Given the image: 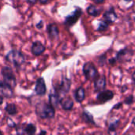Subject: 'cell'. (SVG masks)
<instances>
[{
    "label": "cell",
    "instance_id": "1",
    "mask_svg": "<svg viewBox=\"0 0 135 135\" xmlns=\"http://www.w3.org/2000/svg\"><path fill=\"white\" fill-rule=\"evenodd\" d=\"M36 113L41 119H52L55 116V108L50 104L40 102L36 104Z\"/></svg>",
    "mask_w": 135,
    "mask_h": 135
},
{
    "label": "cell",
    "instance_id": "2",
    "mask_svg": "<svg viewBox=\"0 0 135 135\" xmlns=\"http://www.w3.org/2000/svg\"><path fill=\"white\" fill-rule=\"evenodd\" d=\"M6 60L13 64L15 67H20L25 61L24 55L17 50H12L6 55Z\"/></svg>",
    "mask_w": 135,
    "mask_h": 135
},
{
    "label": "cell",
    "instance_id": "3",
    "mask_svg": "<svg viewBox=\"0 0 135 135\" xmlns=\"http://www.w3.org/2000/svg\"><path fill=\"white\" fill-rule=\"evenodd\" d=\"M70 86H71L70 79L67 78H64L62 79L61 82L59 85L55 86V92L59 95L60 99H62V97H64V95L69 92Z\"/></svg>",
    "mask_w": 135,
    "mask_h": 135
},
{
    "label": "cell",
    "instance_id": "4",
    "mask_svg": "<svg viewBox=\"0 0 135 135\" xmlns=\"http://www.w3.org/2000/svg\"><path fill=\"white\" fill-rule=\"evenodd\" d=\"M83 74L85 77V78L89 81L95 80L99 75L97 67L94 66L93 63L89 62L84 64L83 66Z\"/></svg>",
    "mask_w": 135,
    "mask_h": 135
},
{
    "label": "cell",
    "instance_id": "5",
    "mask_svg": "<svg viewBox=\"0 0 135 135\" xmlns=\"http://www.w3.org/2000/svg\"><path fill=\"white\" fill-rule=\"evenodd\" d=\"M2 75L3 77L4 81L7 83L9 86H11L13 89L16 86L17 81L16 78L13 73V70L9 66H4L2 69Z\"/></svg>",
    "mask_w": 135,
    "mask_h": 135
},
{
    "label": "cell",
    "instance_id": "6",
    "mask_svg": "<svg viewBox=\"0 0 135 135\" xmlns=\"http://www.w3.org/2000/svg\"><path fill=\"white\" fill-rule=\"evenodd\" d=\"M133 55H134V51L128 47H125L120 50L119 52H117L115 59H116V61L119 62H126L131 61Z\"/></svg>",
    "mask_w": 135,
    "mask_h": 135
},
{
    "label": "cell",
    "instance_id": "7",
    "mask_svg": "<svg viewBox=\"0 0 135 135\" xmlns=\"http://www.w3.org/2000/svg\"><path fill=\"white\" fill-rule=\"evenodd\" d=\"M81 13H82V10L80 8H78L71 14L68 15L66 17V19H65V25L67 27H71L72 25H74L78 21V20L80 18Z\"/></svg>",
    "mask_w": 135,
    "mask_h": 135
},
{
    "label": "cell",
    "instance_id": "8",
    "mask_svg": "<svg viewBox=\"0 0 135 135\" xmlns=\"http://www.w3.org/2000/svg\"><path fill=\"white\" fill-rule=\"evenodd\" d=\"M13 95V88L5 81H0V97L1 98H11Z\"/></svg>",
    "mask_w": 135,
    "mask_h": 135
},
{
    "label": "cell",
    "instance_id": "9",
    "mask_svg": "<svg viewBox=\"0 0 135 135\" xmlns=\"http://www.w3.org/2000/svg\"><path fill=\"white\" fill-rule=\"evenodd\" d=\"M114 97V93L111 90H103L101 92H100L98 93V96H97V100L101 104H104V103H106L111 100H112Z\"/></svg>",
    "mask_w": 135,
    "mask_h": 135
},
{
    "label": "cell",
    "instance_id": "10",
    "mask_svg": "<svg viewBox=\"0 0 135 135\" xmlns=\"http://www.w3.org/2000/svg\"><path fill=\"white\" fill-rule=\"evenodd\" d=\"M47 91V87L45 85V81L43 78H40L37 79L36 82V87H35V92L38 96H44Z\"/></svg>",
    "mask_w": 135,
    "mask_h": 135
},
{
    "label": "cell",
    "instance_id": "11",
    "mask_svg": "<svg viewBox=\"0 0 135 135\" xmlns=\"http://www.w3.org/2000/svg\"><path fill=\"white\" fill-rule=\"evenodd\" d=\"M107 85V81L105 76H100L97 77L94 81V89L96 92H101L105 89Z\"/></svg>",
    "mask_w": 135,
    "mask_h": 135
},
{
    "label": "cell",
    "instance_id": "12",
    "mask_svg": "<svg viewBox=\"0 0 135 135\" xmlns=\"http://www.w3.org/2000/svg\"><path fill=\"white\" fill-rule=\"evenodd\" d=\"M103 16H104V20L106 21H108L109 24L115 23L118 19V15H117V13H115V9L112 7L110 8L108 10L105 11Z\"/></svg>",
    "mask_w": 135,
    "mask_h": 135
},
{
    "label": "cell",
    "instance_id": "13",
    "mask_svg": "<svg viewBox=\"0 0 135 135\" xmlns=\"http://www.w3.org/2000/svg\"><path fill=\"white\" fill-rule=\"evenodd\" d=\"M32 53L35 55H40L45 51V46L40 41H36L32 44L31 48Z\"/></svg>",
    "mask_w": 135,
    "mask_h": 135
},
{
    "label": "cell",
    "instance_id": "14",
    "mask_svg": "<svg viewBox=\"0 0 135 135\" xmlns=\"http://www.w3.org/2000/svg\"><path fill=\"white\" fill-rule=\"evenodd\" d=\"M60 104L66 111H70L74 107V101L70 97H64L61 99Z\"/></svg>",
    "mask_w": 135,
    "mask_h": 135
},
{
    "label": "cell",
    "instance_id": "15",
    "mask_svg": "<svg viewBox=\"0 0 135 135\" xmlns=\"http://www.w3.org/2000/svg\"><path fill=\"white\" fill-rule=\"evenodd\" d=\"M47 32H48V36L51 39L54 40L58 38L59 34V28L57 27V25L55 24H51L47 25Z\"/></svg>",
    "mask_w": 135,
    "mask_h": 135
},
{
    "label": "cell",
    "instance_id": "16",
    "mask_svg": "<svg viewBox=\"0 0 135 135\" xmlns=\"http://www.w3.org/2000/svg\"><path fill=\"white\" fill-rule=\"evenodd\" d=\"M74 98L77 102L81 103L85 98V91L83 87H79L75 90L74 93Z\"/></svg>",
    "mask_w": 135,
    "mask_h": 135
},
{
    "label": "cell",
    "instance_id": "17",
    "mask_svg": "<svg viewBox=\"0 0 135 135\" xmlns=\"http://www.w3.org/2000/svg\"><path fill=\"white\" fill-rule=\"evenodd\" d=\"M60 100H61L60 97L55 92L49 95V102H50L49 104L53 108H58L59 104H60Z\"/></svg>",
    "mask_w": 135,
    "mask_h": 135
},
{
    "label": "cell",
    "instance_id": "18",
    "mask_svg": "<svg viewBox=\"0 0 135 135\" xmlns=\"http://www.w3.org/2000/svg\"><path fill=\"white\" fill-rule=\"evenodd\" d=\"M23 130L21 134H34L36 131V127L33 124H26L23 126V128L21 129Z\"/></svg>",
    "mask_w": 135,
    "mask_h": 135
},
{
    "label": "cell",
    "instance_id": "19",
    "mask_svg": "<svg viewBox=\"0 0 135 135\" xmlns=\"http://www.w3.org/2000/svg\"><path fill=\"white\" fill-rule=\"evenodd\" d=\"M6 112L9 115H15L17 113V106L14 104H8L6 106Z\"/></svg>",
    "mask_w": 135,
    "mask_h": 135
},
{
    "label": "cell",
    "instance_id": "20",
    "mask_svg": "<svg viewBox=\"0 0 135 135\" xmlns=\"http://www.w3.org/2000/svg\"><path fill=\"white\" fill-rule=\"evenodd\" d=\"M87 13L93 16V17H97L100 13V10L97 9V7L94 5H90L87 8Z\"/></svg>",
    "mask_w": 135,
    "mask_h": 135
},
{
    "label": "cell",
    "instance_id": "21",
    "mask_svg": "<svg viewBox=\"0 0 135 135\" xmlns=\"http://www.w3.org/2000/svg\"><path fill=\"white\" fill-rule=\"evenodd\" d=\"M119 124V120H115L110 123L108 126V134H116V129Z\"/></svg>",
    "mask_w": 135,
    "mask_h": 135
},
{
    "label": "cell",
    "instance_id": "22",
    "mask_svg": "<svg viewBox=\"0 0 135 135\" xmlns=\"http://www.w3.org/2000/svg\"><path fill=\"white\" fill-rule=\"evenodd\" d=\"M82 119H84V121L85 123H91V124H95V122H94L93 115L89 112H88L86 111L83 112V113H82Z\"/></svg>",
    "mask_w": 135,
    "mask_h": 135
},
{
    "label": "cell",
    "instance_id": "23",
    "mask_svg": "<svg viewBox=\"0 0 135 135\" xmlns=\"http://www.w3.org/2000/svg\"><path fill=\"white\" fill-rule=\"evenodd\" d=\"M109 23L108 21H106L105 20L104 21H100V23H99V26L97 28V31L99 32H104L106 31L108 27H109Z\"/></svg>",
    "mask_w": 135,
    "mask_h": 135
},
{
    "label": "cell",
    "instance_id": "24",
    "mask_svg": "<svg viewBox=\"0 0 135 135\" xmlns=\"http://www.w3.org/2000/svg\"><path fill=\"white\" fill-rule=\"evenodd\" d=\"M134 96L133 95H131L129 96L128 97H127L124 100V104H127V105H131L134 103Z\"/></svg>",
    "mask_w": 135,
    "mask_h": 135
},
{
    "label": "cell",
    "instance_id": "25",
    "mask_svg": "<svg viewBox=\"0 0 135 135\" xmlns=\"http://www.w3.org/2000/svg\"><path fill=\"white\" fill-rule=\"evenodd\" d=\"M36 27L38 28H43V21H40V23L36 25Z\"/></svg>",
    "mask_w": 135,
    "mask_h": 135
},
{
    "label": "cell",
    "instance_id": "26",
    "mask_svg": "<svg viewBox=\"0 0 135 135\" xmlns=\"http://www.w3.org/2000/svg\"><path fill=\"white\" fill-rule=\"evenodd\" d=\"M93 1L95 2L96 3H103V2H104L105 0H93Z\"/></svg>",
    "mask_w": 135,
    "mask_h": 135
},
{
    "label": "cell",
    "instance_id": "27",
    "mask_svg": "<svg viewBox=\"0 0 135 135\" xmlns=\"http://www.w3.org/2000/svg\"><path fill=\"white\" fill-rule=\"evenodd\" d=\"M131 78H132V81H133V82H134V85H135V71L133 73V74H132Z\"/></svg>",
    "mask_w": 135,
    "mask_h": 135
},
{
    "label": "cell",
    "instance_id": "28",
    "mask_svg": "<svg viewBox=\"0 0 135 135\" xmlns=\"http://www.w3.org/2000/svg\"><path fill=\"white\" fill-rule=\"evenodd\" d=\"M27 2H29V3H32V4H34V3H36V2H37V0H27Z\"/></svg>",
    "mask_w": 135,
    "mask_h": 135
},
{
    "label": "cell",
    "instance_id": "29",
    "mask_svg": "<svg viewBox=\"0 0 135 135\" xmlns=\"http://www.w3.org/2000/svg\"><path fill=\"white\" fill-rule=\"evenodd\" d=\"M122 104H123V103H119V105H115L114 107V108H120L122 106Z\"/></svg>",
    "mask_w": 135,
    "mask_h": 135
},
{
    "label": "cell",
    "instance_id": "30",
    "mask_svg": "<svg viewBox=\"0 0 135 135\" xmlns=\"http://www.w3.org/2000/svg\"><path fill=\"white\" fill-rule=\"evenodd\" d=\"M40 2V3H42V4H45V3H47V2L48 1V0H39Z\"/></svg>",
    "mask_w": 135,
    "mask_h": 135
},
{
    "label": "cell",
    "instance_id": "31",
    "mask_svg": "<svg viewBox=\"0 0 135 135\" xmlns=\"http://www.w3.org/2000/svg\"><path fill=\"white\" fill-rule=\"evenodd\" d=\"M131 15V17H132V18H133V19L135 21V11L134 12H133Z\"/></svg>",
    "mask_w": 135,
    "mask_h": 135
},
{
    "label": "cell",
    "instance_id": "32",
    "mask_svg": "<svg viewBox=\"0 0 135 135\" xmlns=\"http://www.w3.org/2000/svg\"><path fill=\"white\" fill-rule=\"evenodd\" d=\"M132 124L135 126V117L133 119H132Z\"/></svg>",
    "mask_w": 135,
    "mask_h": 135
},
{
    "label": "cell",
    "instance_id": "33",
    "mask_svg": "<svg viewBox=\"0 0 135 135\" xmlns=\"http://www.w3.org/2000/svg\"><path fill=\"white\" fill-rule=\"evenodd\" d=\"M40 134H47V132H46V131H41Z\"/></svg>",
    "mask_w": 135,
    "mask_h": 135
},
{
    "label": "cell",
    "instance_id": "34",
    "mask_svg": "<svg viewBox=\"0 0 135 135\" xmlns=\"http://www.w3.org/2000/svg\"><path fill=\"white\" fill-rule=\"evenodd\" d=\"M125 1H127V2H131V1H132V0H125Z\"/></svg>",
    "mask_w": 135,
    "mask_h": 135
},
{
    "label": "cell",
    "instance_id": "35",
    "mask_svg": "<svg viewBox=\"0 0 135 135\" xmlns=\"http://www.w3.org/2000/svg\"><path fill=\"white\" fill-rule=\"evenodd\" d=\"M0 134H2V131H0Z\"/></svg>",
    "mask_w": 135,
    "mask_h": 135
},
{
    "label": "cell",
    "instance_id": "36",
    "mask_svg": "<svg viewBox=\"0 0 135 135\" xmlns=\"http://www.w3.org/2000/svg\"><path fill=\"white\" fill-rule=\"evenodd\" d=\"M134 6H135V4H134Z\"/></svg>",
    "mask_w": 135,
    "mask_h": 135
}]
</instances>
